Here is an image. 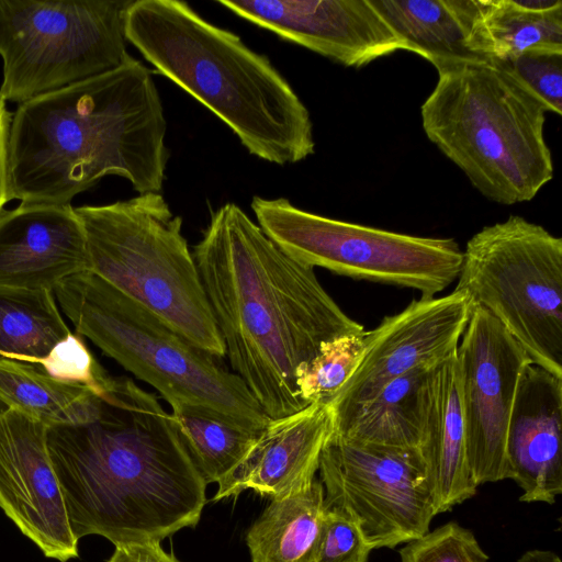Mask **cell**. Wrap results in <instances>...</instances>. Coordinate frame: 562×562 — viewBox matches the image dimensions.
Returning a JSON list of instances; mask_svg holds the SVG:
<instances>
[{
  "label": "cell",
  "instance_id": "27",
  "mask_svg": "<svg viewBox=\"0 0 562 562\" xmlns=\"http://www.w3.org/2000/svg\"><path fill=\"white\" fill-rule=\"evenodd\" d=\"M364 334L346 335L324 342L317 355L297 371L299 394L306 405L327 404L336 395L361 359Z\"/></svg>",
  "mask_w": 562,
  "mask_h": 562
},
{
  "label": "cell",
  "instance_id": "2",
  "mask_svg": "<svg viewBox=\"0 0 562 562\" xmlns=\"http://www.w3.org/2000/svg\"><path fill=\"white\" fill-rule=\"evenodd\" d=\"M192 254L234 373L270 419L306 407L297 371L324 342L364 327L235 203L212 212Z\"/></svg>",
  "mask_w": 562,
  "mask_h": 562
},
{
  "label": "cell",
  "instance_id": "8",
  "mask_svg": "<svg viewBox=\"0 0 562 562\" xmlns=\"http://www.w3.org/2000/svg\"><path fill=\"white\" fill-rule=\"evenodd\" d=\"M456 289L486 310L532 363L562 379V239L522 216L483 227L462 250Z\"/></svg>",
  "mask_w": 562,
  "mask_h": 562
},
{
  "label": "cell",
  "instance_id": "34",
  "mask_svg": "<svg viewBox=\"0 0 562 562\" xmlns=\"http://www.w3.org/2000/svg\"><path fill=\"white\" fill-rule=\"evenodd\" d=\"M517 562H561L559 555L549 550H529Z\"/></svg>",
  "mask_w": 562,
  "mask_h": 562
},
{
  "label": "cell",
  "instance_id": "25",
  "mask_svg": "<svg viewBox=\"0 0 562 562\" xmlns=\"http://www.w3.org/2000/svg\"><path fill=\"white\" fill-rule=\"evenodd\" d=\"M71 334L48 290L0 285V357L38 364Z\"/></svg>",
  "mask_w": 562,
  "mask_h": 562
},
{
  "label": "cell",
  "instance_id": "28",
  "mask_svg": "<svg viewBox=\"0 0 562 562\" xmlns=\"http://www.w3.org/2000/svg\"><path fill=\"white\" fill-rule=\"evenodd\" d=\"M496 63L532 93L548 112L562 114V46H536L513 59Z\"/></svg>",
  "mask_w": 562,
  "mask_h": 562
},
{
  "label": "cell",
  "instance_id": "6",
  "mask_svg": "<svg viewBox=\"0 0 562 562\" xmlns=\"http://www.w3.org/2000/svg\"><path fill=\"white\" fill-rule=\"evenodd\" d=\"M76 334L160 393L169 404L204 406L258 432L270 418L243 380L139 303L91 271L53 290Z\"/></svg>",
  "mask_w": 562,
  "mask_h": 562
},
{
  "label": "cell",
  "instance_id": "18",
  "mask_svg": "<svg viewBox=\"0 0 562 562\" xmlns=\"http://www.w3.org/2000/svg\"><path fill=\"white\" fill-rule=\"evenodd\" d=\"M562 379L530 363L520 376L506 436L520 502L554 504L562 493Z\"/></svg>",
  "mask_w": 562,
  "mask_h": 562
},
{
  "label": "cell",
  "instance_id": "33",
  "mask_svg": "<svg viewBox=\"0 0 562 562\" xmlns=\"http://www.w3.org/2000/svg\"><path fill=\"white\" fill-rule=\"evenodd\" d=\"M11 122V113L5 108V102L0 98V213L9 198L8 179V138Z\"/></svg>",
  "mask_w": 562,
  "mask_h": 562
},
{
  "label": "cell",
  "instance_id": "5",
  "mask_svg": "<svg viewBox=\"0 0 562 562\" xmlns=\"http://www.w3.org/2000/svg\"><path fill=\"white\" fill-rule=\"evenodd\" d=\"M438 80L420 108L428 139L487 200H532L552 180L547 110L488 59H434Z\"/></svg>",
  "mask_w": 562,
  "mask_h": 562
},
{
  "label": "cell",
  "instance_id": "10",
  "mask_svg": "<svg viewBox=\"0 0 562 562\" xmlns=\"http://www.w3.org/2000/svg\"><path fill=\"white\" fill-rule=\"evenodd\" d=\"M261 231L288 256L357 280L434 297L458 279L462 249L453 238L422 237L311 213L285 198L254 196Z\"/></svg>",
  "mask_w": 562,
  "mask_h": 562
},
{
  "label": "cell",
  "instance_id": "29",
  "mask_svg": "<svg viewBox=\"0 0 562 562\" xmlns=\"http://www.w3.org/2000/svg\"><path fill=\"white\" fill-rule=\"evenodd\" d=\"M401 562H488L474 533L456 521L405 542Z\"/></svg>",
  "mask_w": 562,
  "mask_h": 562
},
{
  "label": "cell",
  "instance_id": "9",
  "mask_svg": "<svg viewBox=\"0 0 562 562\" xmlns=\"http://www.w3.org/2000/svg\"><path fill=\"white\" fill-rule=\"evenodd\" d=\"M131 2L0 0V98L22 104L125 64Z\"/></svg>",
  "mask_w": 562,
  "mask_h": 562
},
{
  "label": "cell",
  "instance_id": "1",
  "mask_svg": "<svg viewBox=\"0 0 562 562\" xmlns=\"http://www.w3.org/2000/svg\"><path fill=\"white\" fill-rule=\"evenodd\" d=\"M46 445L78 540L161 541L200 521L207 484L171 413L131 378L106 374L89 419L47 426Z\"/></svg>",
  "mask_w": 562,
  "mask_h": 562
},
{
  "label": "cell",
  "instance_id": "32",
  "mask_svg": "<svg viewBox=\"0 0 562 562\" xmlns=\"http://www.w3.org/2000/svg\"><path fill=\"white\" fill-rule=\"evenodd\" d=\"M106 562H180L159 540L130 541L114 546Z\"/></svg>",
  "mask_w": 562,
  "mask_h": 562
},
{
  "label": "cell",
  "instance_id": "7",
  "mask_svg": "<svg viewBox=\"0 0 562 562\" xmlns=\"http://www.w3.org/2000/svg\"><path fill=\"white\" fill-rule=\"evenodd\" d=\"M90 271L217 358L225 347L193 254L161 193L75 207Z\"/></svg>",
  "mask_w": 562,
  "mask_h": 562
},
{
  "label": "cell",
  "instance_id": "35",
  "mask_svg": "<svg viewBox=\"0 0 562 562\" xmlns=\"http://www.w3.org/2000/svg\"><path fill=\"white\" fill-rule=\"evenodd\" d=\"M8 407L0 401V414L4 412Z\"/></svg>",
  "mask_w": 562,
  "mask_h": 562
},
{
  "label": "cell",
  "instance_id": "30",
  "mask_svg": "<svg viewBox=\"0 0 562 562\" xmlns=\"http://www.w3.org/2000/svg\"><path fill=\"white\" fill-rule=\"evenodd\" d=\"M371 551L353 516L325 507L314 562H368Z\"/></svg>",
  "mask_w": 562,
  "mask_h": 562
},
{
  "label": "cell",
  "instance_id": "4",
  "mask_svg": "<svg viewBox=\"0 0 562 562\" xmlns=\"http://www.w3.org/2000/svg\"><path fill=\"white\" fill-rule=\"evenodd\" d=\"M124 34L142 56L209 109L249 154L284 166L315 151L310 111L265 55L187 2L132 1Z\"/></svg>",
  "mask_w": 562,
  "mask_h": 562
},
{
  "label": "cell",
  "instance_id": "20",
  "mask_svg": "<svg viewBox=\"0 0 562 562\" xmlns=\"http://www.w3.org/2000/svg\"><path fill=\"white\" fill-rule=\"evenodd\" d=\"M437 363L422 364L389 382L333 434L364 445L418 450L429 376Z\"/></svg>",
  "mask_w": 562,
  "mask_h": 562
},
{
  "label": "cell",
  "instance_id": "17",
  "mask_svg": "<svg viewBox=\"0 0 562 562\" xmlns=\"http://www.w3.org/2000/svg\"><path fill=\"white\" fill-rule=\"evenodd\" d=\"M334 430L326 403H313L270 419L240 463L218 484L214 502L246 490L278 498L297 493L316 479L322 451Z\"/></svg>",
  "mask_w": 562,
  "mask_h": 562
},
{
  "label": "cell",
  "instance_id": "15",
  "mask_svg": "<svg viewBox=\"0 0 562 562\" xmlns=\"http://www.w3.org/2000/svg\"><path fill=\"white\" fill-rule=\"evenodd\" d=\"M220 5L279 37L346 67L361 68L407 43L370 0H218Z\"/></svg>",
  "mask_w": 562,
  "mask_h": 562
},
{
  "label": "cell",
  "instance_id": "22",
  "mask_svg": "<svg viewBox=\"0 0 562 562\" xmlns=\"http://www.w3.org/2000/svg\"><path fill=\"white\" fill-rule=\"evenodd\" d=\"M325 512L324 487L271 498L246 533L251 562H314Z\"/></svg>",
  "mask_w": 562,
  "mask_h": 562
},
{
  "label": "cell",
  "instance_id": "26",
  "mask_svg": "<svg viewBox=\"0 0 562 562\" xmlns=\"http://www.w3.org/2000/svg\"><path fill=\"white\" fill-rule=\"evenodd\" d=\"M179 435L205 483H218L247 454L259 432L247 430L211 408L170 405Z\"/></svg>",
  "mask_w": 562,
  "mask_h": 562
},
{
  "label": "cell",
  "instance_id": "24",
  "mask_svg": "<svg viewBox=\"0 0 562 562\" xmlns=\"http://www.w3.org/2000/svg\"><path fill=\"white\" fill-rule=\"evenodd\" d=\"M98 389L50 376L40 364L0 357V401L46 426L88 420Z\"/></svg>",
  "mask_w": 562,
  "mask_h": 562
},
{
  "label": "cell",
  "instance_id": "19",
  "mask_svg": "<svg viewBox=\"0 0 562 562\" xmlns=\"http://www.w3.org/2000/svg\"><path fill=\"white\" fill-rule=\"evenodd\" d=\"M418 451L427 471L436 515L475 495L477 486L468 458L457 350L437 363L429 376Z\"/></svg>",
  "mask_w": 562,
  "mask_h": 562
},
{
  "label": "cell",
  "instance_id": "12",
  "mask_svg": "<svg viewBox=\"0 0 562 562\" xmlns=\"http://www.w3.org/2000/svg\"><path fill=\"white\" fill-rule=\"evenodd\" d=\"M457 359L472 480L479 486L510 479L507 428L521 373L532 361L499 322L475 304Z\"/></svg>",
  "mask_w": 562,
  "mask_h": 562
},
{
  "label": "cell",
  "instance_id": "21",
  "mask_svg": "<svg viewBox=\"0 0 562 562\" xmlns=\"http://www.w3.org/2000/svg\"><path fill=\"white\" fill-rule=\"evenodd\" d=\"M409 52L434 59H479L470 50L474 0H370Z\"/></svg>",
  "mask_w": 562,
  "mask_h": 562
},
{
  "label": "cell",
  "instance_id": "16",
  "mask_svg": "<svg viewBox=\"0 0 562 562\" xmlns=\"http://www.w3.org/2000/svg\"><path fill=\"white\" fill-rule=\"evenodd\" d=\"M85 271H90L85 231L70 203H21L1 211V286L53 292Z\"/></svg>",
  "mask_w": 562,
  "mask_h": 562
},
{
  "label": "cell",
  "instance_id": "23",
  "mask_svg": "<svg viewBox=\"0 0 562 562\" xmlns=\"http://www.w3.org/2000/svg\"><path fill=\"white\" fill-rule=\"evenodd\" d=\"M562 46V5L533 10L521 0H474L470 50L506 61L536 46Z\"/></svg>",
  "mask_w": 562,
  "mask_h": 562
},
{
  "label": "cell",
  "instance_id": "11",
  "mask_svg": "<svg viewBox=\"0 0 562 562\" xmlns=\"http://www.w3.org/2000/svg\"><path fill=\"white\" fill-rule=\"evenodd\" d=\"M318 471L325 507L353 516L372 550L429 531L436 513L418 450L359 443L331 432Z\"/></svg>",
  "mask_w": 562,
  "mask_h": 562
},
{
  "label": "cell",
  "instance_id": "13",
  "mask_svg": "<svg viewBox=\"0 0 562 562\" xmlns=\"http://www.w3.org/2000/svg\"><path fill=\"white\" fill-rule=\"evenodd\" d=\"M473 306L464 290L454 289L439 297L420 296L366 331L363 352L356 370L327 403L334 429L351 419L392 380L452 355Z\"/></svg>",
  "mask_w": 562,
  "mask_h": 562
},
{
  "label": "cell",
  "instance_id": "31",
  "mask_svg": "<svg viewBox=\"0 0 562 562\" xmlns=\"http://www.w3.org/2000/svg\"><path fill=\"white\" fill-rule=\"evenodd\" d=\"M46 373L59 380L98 389L108 374L78 334H70L38 363Z\"/></svg>",
  "mask_w": 562,
  "mask_h": 562
},
{
  "label": "cell",
  "instance_id": "3",
  "mask_svg": "<svg viewBox=\"0 0 562 562\" xmlns=\"http://www.w3.org/2000/svg\"><path fill=\"white\" fill-rule=\"evenodd\" d=\"M150 70L131 58L108 72L19 104L8 138L10 201L68 204L105 176L160 193L169 151Z\"/></svg>",
  "mask_w": 562,
  "mask_h": 562
},
{
  "label": "cell",
  "instance_id": "14",
  "mask_svg": "<svg viewBox=\"0 0 562 562\" xmlns=\"http://www.w3.org/2000/svg\"><path fill=\"white\" fill-rule=\"evenodd\" d=\"M47 426L13 408L0 414V508L49 559L78 558L46 445Z\"/></svg>",
  "mask_w": 562,
  "mask_h": 562
}]
</instances>
